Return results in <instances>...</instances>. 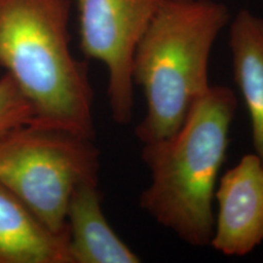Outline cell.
<instances>
[{"label":"cell","mask_w":263,"mask_h":263,"mask_svg":"<svg viewBox=\"0 0 263 263\" xmlns=\"http://www.w3.org/2000/svg\"><path fill=\"white\" fill-rule=\"evenodd\" d=\"M32 121L31 108L8 76L0 77V139Z\"/></svg>","instance_id":"30bf717a"},{"label":"cell","mask_w":263,"mask_h":263,"mask_svg":"<svg viewBox=\"0 0 263 263\" xmlns=\"http://www.w3.org/2000/svg\"><path fill=\"white\" fill-rule=\"evenodd\" d=\"M80 49L107 72V100L118 124L133 117L134 52L161 0H74Z\"/></svg>","instance_id":"5b68a950"},{"label":"cell","mask_w":263,"mask_h":263,"mask_svg":"<svg viewBox=\"0 0 263 263\" xmlns=\"http://www.w3.org/2000/svg\"><path fill=\"white\" fill-rule=\"evenodd\" d=\"M211 244L226 256H245L263 242V162L241 157L219 178Z\"/></svg>","instance_id":"8992f818"},{"label":"cell","mask_w":263,"mask_h":263,"mask_svg":"<svg viewBox=\"0 0 263 263\" xmlns=\"http://www.w3.org/2000/svg\"><path fill=\"white\" fill-rule=\"evenodd\" d=\"M0 263H70L67 238L52 233L2 183Z\"/></svg>","instance_id":"ba28073f"},{"label":"cell","mask_w":263,"mask_h":263,"mask_svg":"<svg viewBox=\"0 0 263 263\" xmlns=\"http://www.w3.org/2000/svg\"><path fill=\"white\" fill-rule=\"evenodd\" d=\"M99 167L94 139L65 129L28 122L0 139V183L65 238L72 194Z\"/></svg>","instance_id":"277c9868"},{"label":"cell","mask_w":263,"mask_h":263,"mask_svg":"<svg viewBox=\"0 0 263 263\" xmlns=\"http://www.w3.org/2000/svg\"><path fill=\"white\" fill-rule=\"evenodd\" d=\"M70 263H138L140 257L107 222L99 177L83 180L72 194L66 217Z\"/></svg>","instance_id":"52a82bcc"},{"label":"cell","mask_w":263,"mask_h":263,"mask_svg":"<svg viewBox=\"0 0 263 263\" xmlns=\"http://www.w3.org/2000/svg\"><path fill=\"white\" fill-rule=\"evenodd\" d=\"M228 22L215 0H161L134 52L133 82L146 104L134 129L141 144L172 136L210 89V57Z\"/></svg>","instance_id":"3957f363"},{"label":"cell","mask_w":263,"mask_h":263,"mask_svg":"<svg viewBox=\"0 0 263 263\" xmlns=\"http://www.w3.org/2000/svg\"><path fill=\"white\" fill-rule=\"evenodd\" d=\"M236 106L230 88L211 85L178 130L143 144L151 182L140 194V209L194 248L211 244L215 193Z\"/></svg>","instance_id":"6da1fadb"},{"label":"cell","mask_w":263,"mask_h":263,"mask_svg":"<svg viewBox=\"0 0 263 263\" xmlns=\"http://www.w3.org/2000/svg\"><path fill=\"white\" fill-rule=\"evenodd\" d=\"M229 34L234 80L251 118L255 154L263 162V18L241 10Z\"/></svg>","instance_id":"9c48e42d"},{"label":"cell","mask_w":263,"mask_h":263,"mask_svg":"<svg viewBox=\"0 0 263 263\" xmlns=\"http://www.w3.org/2000/svg\"><path fill=\"white\" fill-rule=\"evenodd\" d=\"M71 0H0V67L31 108V123L94 139L88 66L72 54Z\"/></svg>","instance_id":"7a4b0ae2"}]
</instances>
